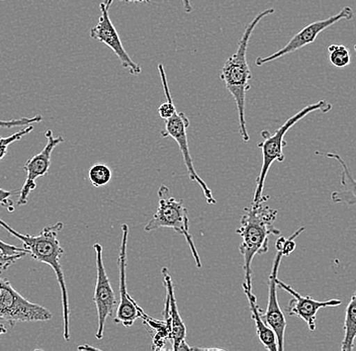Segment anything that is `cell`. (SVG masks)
<instances>
[{
    "mask_svg": "<svg viewBox=\"0 0 356 351\" xmlns=\"http://www.w3.org/2000/svg\"><path fill=\"white\" fill-rule=\"evenodd\" d=\"M268 195H264L257 204H251L244 210L239 228L236 233L242 238L239 251L244 259L245 281L249 290L252 291V270L251 264L255 255L264 254L268 251L269 236L280 235V231L275 223L277 211L266 204Z\"/></svg>",
    "mask_w": 356,
    "mask_h": 351,
    "instance_id": "cell-1",
    "label": "cell"
},
{
    "mask_svg": "<svg viewBox=\"0 0 356 351\" xmlns=\"http://www.w3.org/2000/svg\"><path fill=\"white\" fill-rule=\"evenodd\" d=\"M0 226L3 227L15 238L21 240L22 246L28 250L29 254L33 259L48 264L54 270L60 290H61L63 336L64 339L68 341L70 340V327H69L70 308H69L68 291H67L65 277H64L63 268L60 262V259L63 256L64 250L60 244L59 237H58L59 233L63 230L64 224L62 222H57L54 225L44 227L43 230L35 236L21 234L1 219H0Z\"/></svg>",
    "mask_w": 356,
    "mask_h": 351,
    "instance_id": "cell-2",
    "label": "cell"
},
{
    "mask_svg": "<svg viewBox=\"0 0 356 351\" xmlns=\"http://www.w3.org/2000/svg\"><path fill=\"white\" fill-rule=\"evenodd\" d=\"M275 13L273 8H267L264 10L247 24L245 28L241 39L238 42L237 49L235 53L229 57L226 63L222 66L221 79L226 86L227 90L232 95L237 108L238 119H239V131L244 142L250 140L248 131L246 126V117H245V106H246V95L250 90V80L252 79L250 68L247 62V49H248L249 41L251 35L258 26V24L267 15H273Z\"/></svg>",
    "mask_w": 356,
    "mask_h": 351,
    "instance_id": "cell-3",
    "label": "cell"
},
{
    "mask_svg": "<svg viewBox=\"0 0 356 351\" xmlns=\"http://www.w3.org/2000/svg\"><path fill=\"white\" fill-rule=\"evenodd\" d=\"M332 110V104L326 101H319L315 104H309L305 106L304 108L293 115V117H289L288 121L280 126L275 134L271 135L268 131H262L261 137L264 138V141L257 144V147L261 150L262 152V165L260 170L259 175H258L257 181H256V188L254 195H253V204L259 203L264 197V183L267 173L270 170L271 165L273 162H282L284 161V148L286 146V142L284 141V136L289 132V129L293 128L298 122L306 117L309 113L319 111L321 113H328Z\"/></svg>",
    "mask_w": 356,
    "mask_h": 351,
    "instance_id": "cell-4",
    "label": "cell"
},
{
    "mask_svg": "<svg viewBox=\"0 0 356 351\" xmlns=\"http://www.w3.org/2000/svg\"><path fill=\"white\" fill-rule=\"evenodd\" d=\"M158 197L159 201H158L157 210L152 219L145 226V231L150 232L160 228L173 229L175 232L186 238L195 259V266L197 268H202L200 254L191 234L188 209L184 206V201L182 199L177 201L175 197H173L166 186H161L158 190Z\"/></svg>",
    "mask_w": 356,
    "mask_h": 351,
    "instance_id": "cell-5",
    "label": "cell"
},
{
    "mask_svg": "<svg viewBox=\"0 0 356 351\" xmlns=\"http://www.w3.org/2000/svg\"><path fill=\"white\" fill-rule=\"evenodd\" d=\"M52 317L50 310L24 299L8 279L0 277V319L15 327L17 323L49 321Z\"/></svg>",
    "mask_w": 356,
    "mask_h": 351,
    "instance_id": "cell-6",
    "label": "cell"
},
{
    "mask_svg": "<svg viewBox=\"0 0 356 351\" xmlns=\"http://www.w3.org/2000/svg\"><path fill=\"white\" fill-rule=\"evenodd\" d=\"M353 17H355V13H353V8L350 6H344L339 13H336L332 17H328L326 19H321V21L314 22V23L302 28L298 34H296L289 40V43L286 46L282 47L280 50L277 51L273 54L264 58L258 57L255 60V65L260 67V66H264V64L275 61V60L286 56V55L297 52L298 50H300L304 47L313 44L316 39H317L318 35L324 32L325 30H327V28L332 26L333 24L342 21V19L351 21Z\"/></svg>",
    "mask_w": 356,
    "mask_h": 351,
    "instance_id": "cell-7",
    "label": "cell"
},
{
    "mask_svg": "<svg viewBox=\"0 0 356 351\" xmlns=\"http://www.w3.org/2000/svg\"><path fill=\"white\" fill-rule=\"evenodd\" d=\"M93 250L95 252V266H97V281H95V293H93V302L97 311V332L95 337L97 339H102L106 320L115 312V309L118 307V301L104 268V259H102L104 248L99 243H95L93 245Z\"/></svg>",
    "mask_w": 356,
    "mask_h": 351,
    "instance_id": "cell-8",
    "label": "cell"
},
{
    "mask_svg": "<svg viewBox=\"0 0 356 351\" xmlns=\"http://www.w3.org/2000/svg\"><path fill=\"white\" fill-rule=\"evenodd\" d=\"M191 125L188 117L184 112L175 113L170 119L165 121V129L161 131V137L172 138L177 142L178 147L180 149L182 157H184V163H186V170L188 171L189 179L191 181L197 182L202 188L206 197L207 203L210 204H217V199L213 197V193L210 190L206 182L202 181V177L197 174V170L193 166V158L189 153L188 141V129Z\"/></svg>",
    "mask_w": 356,
    "mask_h": 351,
    "instance_id": "cell-9",
    "label": "cell"
},
{
    "mask_svg": "<svg viewBox=\"0 0 356 351\" xmlns=\"http://www.w3.org/2000/svg\"><path fill=\"white\" fill-rule=\"evenodd\" d=\"M110 8L111 6H106L104 2L100 3L99 23L97 26L91 28L90 38L108 46L115 53V56L119 58L122 67L128 71L133 76H138L142 73L141 66L134 62L128 52L124 50L119 33L117 32V28L111 21L110 15H108Z\"/></svg>",
    "mask_w": 356,
    "mask_h": 351,
    "instance_id": "cell-10",
    "label": "cell"
},
{
    "mask_svg": "<svg viewBox=\"0 0 356 351\" xmlns=\"http://www.w3.org/2000/svg\"><path fill=\"white\" fill-rule=\"evenodd\" d=\"M44 136L47 138V144L43 150L24 164V170H26V177L17 199L19 206L28 204L29 197L37 188V179L48 174L50 170L53 151L64 142L63 137H54L52 130L47 131Z\"/></svg>",
    "mask_w": 356,
    "mask_h": 351,
    "instance_id": "cell-11",
    "label": "cell"
},
{
    "mask_svg": "<svg viewBox=\"0 0 356 351\" xmlns=\"http://www.w3.org/2000/svg\"><path fill=\"white\" fill-rule=\"evenodd\" d=\"M129 226L127 224L122 225V241L120 248L119 259H118V268L120 275V301L117 307L115 323L122 324L124 327H132L138 318L142 316L141 309L136 305L132 297L129 295L127 288V245H128Z\"/></svg>",
    "mask_w": 356,
    "mask_h": 351,
    "instance_id": "cell-12",
    "label": "cell"
},
{
    "mask_svg": "<svg viewBox=\"0 0 356 351\" xmlns=\"http://www.w3.org/2000/svg\"><path fill=\"white\" fill-rule=\"evenodd\" d=\"M284 254L277 251L273 261V268L270 275L268 277V302L266 312H262V318L266 322L275 334H277L278 351L284 350V335H286V321L284 312L280 309L277 299V283L278 270H280V262H282Z\"/></svg>",
    "mask_w": 356,
    "mask_h": 351,
    "instance_id": "cell-13",
    "label": "cell"
},
{
    "mask_svg": "<svg viewBox=\"0 0 356 351\" xmlns=\"http://www.w3.org/2000/svg\"><path fill=\"white\" fill-rule=\"evenodd\" d=\"M278 288L286 291L289 294L293 295V299L289 302L286 312L289 316H295L304 320L308 328L311 331H315L316 319L317 314L323 308H333L341 305V300L332 299L328 301H317L313 299L311 295H302L296 292L291 286L284 281L277 279Z\"/></svg>",
    "mask_w": 356,
    "mask_h": 351,
    "instance_id": "cell-14",
    "label": "cell"
},
{
    "mask_svg": "<svg viewBox=\"0 0 356 351\" xmlns=\"http://www.w3.org/2000/svg\"><path fill=\"white\" fill-rule=\"evenodd\" d=\"M164 279H165L167 291V303L166 306L169 309V322H170V338L173 342V350H191L188 345H186V328L182 322L181 317L178 313L177 300L173 295L172 281L169 277L166 268H163Z\"/></svg>",
    "mask_w": 356,
    "mask_h": 351,
    "instance_id": "cell-15",
    "label": "cell"
},
{
    "mask_svg": "<svg viewBox=\"0 0 356 351\" xmlns=\"http://www.w3.org/2000/svg\"><path fill=\"white\" fill-rule=\"evenodd\" d=\"M245 295L248 300L249 306H250L251 315H252L253 321L255 323L256 333H257L258 339L261 342L262 345L266 350L269 351H278L277 334L273 330L266 322L262 318L261 310L258 307L257 299L252 291L249 290L246 284H242Z\"/></svg>",
    "mask_w": 356,
    "mask_h": 351,
    "instance_id": "cell-16",
    "label": "cell"
},
{
    "mask_svg": "<svg viewBox=\"0 0 356 351\" xmlns=\"http://www.w3.org/2000/svg\"><path fill=\"white\" fill-rule=\"evenodd\" d=\"M327 158L335 159L341 165L342 172L340 175V183L342 190H335L331 193V199L335 204H345L348 206L356 204V181L344 159L337 153L328 152L325 154Z\"/></svg>",
    "mask_w": 356,
    "mask_h": 351,
    "instance_id": "cell-17",
    "label": "cell"
},
{
    "mask_svg": "<svg viewBox=\"0 0 356 351\" xmlns=\"http://www.w3.org/2000/svg\"><path fill=\"white\" fill-rule=\"evenodd\" d=\"M356 338V292L351 295L350 301L345 310L344 336L340 350L350 351L355 350Z\"/></svg>",
    "mask_w": 356,
    "mask_h": 351,
    "instance_id": "cell-18",
    "label": "cell"
},
{
    "mask_svg": "<svg viewBox=\"0 0 356 351\" xmlns=\"http://www.w3.org/2000/svg\"><path fill=\"white\" fill-rule=\"evenodd\" d=\"M158 71H159L160 79H161L162 86H163L164 95H165L166 101L162 104L158 108V115L161 119L168 120L177 112L175 104H173V99L171 97L170 90H169L168 81H167V76L165 69L162 64L158 65Z\"/></svg>",
    "mask_w": 356,
    "mask_h": 351,
    "instance_id": "cell-19",
    "label": "cell"
},
{
    "mask_svg": "<svg viewBox=\"0 0 356 351\" xmlns=\"http://www.w3.org/2000/svg\"><path fill=\"white\" fill-rule=\"evenodd\" d=\"M329 61L337 68H345L350 64L351 55L349 49L341 44H332L327 49Z\"/></svg>",
    "mask_w": 356,
    "mask_h": 351,
    "instance_id": "cell-20",
    "label": "cell"
},
{
    "mask_svg": "<svg viewBox=\"0 0 356 351\" xmlns=\"http://www.w3.org/2000/svg\"><path fill=\"white\" fill-rule=\"evenodd\" d=\"M88 177L93 186L102 188L111 181L113 173L106 164L95 163L89 170Z\"/></svg>",
    "mask_w": 356,
    "mask_h": 351,
    "instance_id": "cell-21",
    "label": "cell"
},
{
    "mask_svg": "<svg viewBox=\"0 0 356 351\" xmlns=\"http://www.w3.org/2000/svg\"><path fill=\"white\" fill-rule=\"evenodd\" d=\"M33 130V125L26 126V128L22 129V130L15 133V134L11 135L10 137H0V161L8 154V147H10L11 144L19 141L26 135L30 134Z\"/></svg>",
    "mask_w": 356,
    "mask_h": 351,
    "instance_id": "cell-22",
    "label": "cell"
},
{
    "mask_svg": "<svg viewBox=\"0 0 356 351\" xmlns=\"http://www.w3.org/2000/svg\"><path fill=\"white\" fill-rule=\"evenodd\" d=\"M304 231L305 227H302L299 230L296 231L289 238H286V237H280V238H278L277 243H275L277 250L282 252L284 256H289V255L296 250V246H297L295 242L296 238H297L299 235L302 234Z\"/></svg>",
    "mask_w": 356,
    "mask_h": 351,
    "instance_id": "cell-23",
    "label": "cell"
},
{
    "mask_svg": "<svg viewBox=\"0 0 356 351\" xmlns=\"http://www.w3.org/2000/svg\"><path fill=\"white\" fill-rule=\"evenodd\" d=\"M43 121V117L41 115H35L32 117H21V119L10 120V121H2L0 120V128L11 129L17 126H30L33 124L40 123Z\"/></svg>",
    "mask_w": 356,
    "mask_h": 351,
    "instance_id": "cell-24",
    "label": "cell"
},
{
    "mask_svg": "<svg viewBox=\"0 0 356 351\" xmlns=\"http://www.w3.org/2000/svg\"><path fill=\"white\" fill-rule=\"evenodd\" d=\"M26 254H28V253L22 252L17 253V254L6 255L3 254V253L0 251V275H1L4 270L10 268V266H13V264H15V262L19 261L22 257L26 256Z\"/></svg>",
    "mask_w": 356,
    "mask_h": 351,
    "instance_id": "cell-25",
    "label": "cell"
},
{
    "mask_svg": "<svg viewBox=\"0 0 356 351\" xmlns=\"http://www.w3.org/2000/svg\"><path fill=\"white\" fill-rule=\"evenodd\" d=\"M17 192H8V190L0 188V204L6 208L8 212H15V204H13V197Z\"/></svg>",
    "mask_w": 356,
    "mask_h": 351,
    "instance_id": "cell-26",
    "label": "cell"
},
{
    "mask_svg": "<svg viewBox=\"0 0 356 351\" xmlns=\"http://www.w3.org/2000/svg\"><path fill=\"white\" fill-rule=\"evenodd\" d=\"M120 1L129 2V3H150L153 0H120ZM182 6H184V12L186 13H193V6H191V0H181ZM104 4H106L108 6H111V3H113V0H104Z\"/></svg>",
    "mask_w": 356,
    "mask_h": 351,
    "instance_id": "cell-27",
    "label": "cell"
},
{
    "mask_svg": "<svg viewBox=\"0 0 356 351\" xmlns=\"http://www.w3.org/2000/svg\"><path fill=\"white\" fill-rule=\"evenodd\" d=\"M0 251H1L3 254L6 255H13L17 254V253L26 252L28 253V250L26 248L17 247L15 245H10V244L6 243V242L2 241L0 239Z\"/></svg>",
    "mask_w": 356,
    "mask_h": 351,
    "instance_id": "cell-28",
    "label": "cell"
},
{
    "mask_svg": "<svg viewBox=\"0 0 356 351\" xmlns=\"http://www.w3.org/2000/svg\"><path fill=\"white\" fill-rule=\"evenodd\" d=\"M6 333H8V329L6 328L3 324H0V336L6 334Z\"/></svg>",
    "mask_w": 356,
    "mask_h": 351,
    "instance_id": "cell-29",
    "label": "cell"
},
{
    "mask_svg": "<svg viewBox=\"0 0 356 351\" xmlns=\"http://www.w3.org/2000/svg\"><path fill=\"white\" fill-rule=\"evenodd\" d=\"M355 52H356V45H355Z\"/></svg>",
    "mask_w": 356,
    "mask_h": 351,
    "instance_id": "cell-30",
    "label": "cell"
}]
</instances>
